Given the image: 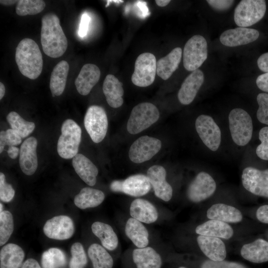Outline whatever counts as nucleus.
Segmentation results:
<instances>
[{"mask_svg": "<svg viewBox=\"0 0 268 268\" xmlns=\"http://www.w3.org/2000/svg\"><path fill=\"white\" fill-rule=\"evenodd\" d=\"M259 37V31L255 29L238 27L224 31L220 36V41L228 47H236L248 44Z\"/></svg>", "mask_w": 268, "mask_h": 268, "instance_id": "16", "label": "nucleus"}, {"mask_svg": "<svg viewBox=\"0 0 268 268\" xmlns=\"http://www.w3.org/2000/svg\"><path fill=\"white\" fill-rule=\"evenodd\" d=\"M151 186L147 176L135 174L123 180V193L132 197H141L149 192Z\"/></svg>", "mask_w": 268, "mask_h": 268, "instance_id": "30", "label": "nucleus"}, {"mask_svg": "<svg viewBox=\"0 0 268 268\" xmlns=\"http://www.w3.org/2000/svg\"><path fill=\"white\" fill-rule=\"evenodd\" d=\"M41 43L44 53L51 58L62 56L67 48V40L58 16L53 13L42 18Z\"/></svg>", "mask_w": 268, "mask_h": 268, "instance_id": "1", "label": "nucleus"}, {"mask_svg": "<svg viewBox=\"0 0 268 268\" xmlns=\"http://www.w3.org/2000/svg\"><path fill=\"white\" fill-rule=\"evenodd\" d=\"M130 213L132 217L147 224L155 222L158 213L155 206L150 201L142 199H136L130 205Z\"/></svg>", "mask_w": 268, "mask_h": 268, "instance_id": "24", "label": "nucleus"}, {"mask_svg": "<svg viewBox=\"0 0 268 268\" xmlns=\"http://www.w3.org/2000/svg\"><path fill=\"white\" fill-rule=\"evenodd\" d=\"M45 2L41 0H20L16 6V12L20 16L35 15L43 11Z\"/></svg>", "mask_w": 268, "mask_h": 268, "instance_id": "38", "label": "nucleus"}, {"mask_svg": "<svg viewBox=\"0 0 268 268\" xmlns=\"http://www.w3.org/2000/svg\"><path fill=\"white\" fill-rule=\"evenodd\" d=\"M43 232L48 238L65 240L71 238L74 232V223L70 217L60 215L48 220L43 226Z\"/></svg>", "mask_w": 268, "mask_h": 268, "instance_id": "14", "label": "nucleus"}, {"mask_svg": "<svg viewBox=\"0 0 268 268\" xmlns=\"http://www.w3.org/2000/svg\"><path fill=\"white\" fill-rule=\"evenodd\" d=\"M0 211L1 212H2L3 211L2 210L3 205H2L1 203H0Z\"/></svg>", "mask_w": 268, "mask_h": 268, "instance_id": "58", "label": "nucleus"}, {"mask_svg": "<svg viewBox=\"0 0 268 268\" xmlns=\"http://www.w3.org/2000/svg\"><path fill=\"white\" fill-rule=\"evenodd\" d=\"M204 81V74L202 71H193L184 80L178 93L180 102L188 105L194 100L198 92Z\"/></svg>", "mask_w": 268, "mask_h": 268, "instance_id": "19", "label": "nucleus"}, {"mask_svg": "<svg viewBox=\"0 0 268 268\" xmlns=\"http://www.w3.org/2000/svg\"><path fill=\"white\" fill-rule=\"evenodd\" d=\"M207 57V44L205 39L200 35L192 37L186 42L183 51V65L188 71L198 69Z\"/></svg>", "mask_w": 268, "mask_h": 268, "instance_id": "7", "label": "nucleus"}, {"mask_svg": "<svg viewBox=\"0 0 268 268\" xmlns=\"http://www.w3.org/2000/svg\"><path fill=\"white\" fill-rule=\"evenodd\" d=\"M103 92L110 106L114 108L121 107L123 103L124 89L122 83L113 74L106 75L103 84Z\"/></svg>", "mask_w": 268, "mask_h": 268, "instance_id": "25", "label": "nucleus"}, {"mask_svg": "<svg viewBox=\"0 0 268 268\" xmlns=\"http://www.w3.org/2000/svg\"><path fill=\"white\" fill-rule=\"evenodd\" d=\"M90 18L86 13H84L81 19L79 25L78 35L80 37H85L87 33Z\"/></svg>", "mask_w": 268, "mask_h": 268, "instance_id": "47", "label": "nucleus"}, {"mask_svg": "<svg viewBox=\"0 0 268 268\" xmlns=\"http://www.w3.org/2000/svg\"><path fill=\"white\" fill-rule=\"evenodd\" d=\"M171 1L170 0H156L155 2L159 6L163 7L166 6Z\"/></svg>", "mask_w": 268, "mask_h": 268, "instance_id": "56", "label": "nucleus"}, {"mask_svg": "<svg viewBox=\"0 0 268 268\" xmlns=\"http://www.w3.org/2000/svg\"><path fill=\"white\" fill-rule=\"evenodd\" d=\"M125 233L138 248L146 247L149 243L148 232L142 222L132 217L128 219Z\"/></svg>", "mask_w": 268, "mask_h": 268, "instance_id": "31", "label": "nucleus"}, {"mask_svg": "<svg viewBox=\"0 0 268 268\" xmlns=\"http://www.w3.org/2000/svg\"><path fill=\"white\" fill-rule=\"evenodd\" d=\"M18 0H0V4L4 5H11L14 4L15 3H17Z\"/></svg>", "mask_w": 268, "mask_h": 268, "instance_id": "55", "label": "nucleus"}, {"mask_svg": "<svg viewBox=\"0 0 268 268\" xmlns=\"http://www.w3.org/2000/svg\"><path fill=\"white\" fill-rule=\"evenodd\" d=\"M81 138L79 126L71 119L65 120L57 143V151L60 157L66 159L73 158L78 153Z\"/></svg>", "mask_w": 268, "mask_h": 268, "instance_id": "3", "label": "nucleus"}, {"mask_svg": "<svg viewBox=\"0 0 268 268\" xmlns=\"http://www.w3.org/2000/svg\"><path fill=\"white\" fill-rule=\"evenodd\" d=\"M91 230L93 233L100 239L104 248L113 251L117 247L119 243L118 236L110 225L96 221L92 224Z\"/></svg>", "mask_w": 268, "mask_h": 268, "instance_id": "34", "label": "nucleus"}, {"mask_svg": "<svg viewBox=\"0 0 268 268\" xmlns=\"http://www.w3.org/2000/svg\"><path fill=\"white\" fill-rule=\"evenodd\" d=\"M72 164L76 174L86 184L90 186L95 185L98 170L91 160L77 153L72 158Z\"/></svg>", "mask_w": 268, "mask_h": 268, "instance_id": "26", "label": "nucleus"}, {"mask_svg": "<svg viewBox=\"0 0 268 268\" xmlns=\"http://www.w3.org/2000/svg\"><path fill=\"white\" fill-rule=\"evenodd\" d=\"M15 191L12 186L6 183L5 175L0 173V199L5 202H10L13 198Z\"/></svg>", "mask_w": 268, "mask_h": 268, "instance_id": "43", "label": "nucleus"}, {"mask_svg": "<svg viewBox=\"0 0 268 268\" xmlns=\"http://www.w3.org/2000/svg\"><path fill=\"white\" fill-rule=\"evenodd\" d=\"M195 128L204 145L211 151H216L221 143V134L213 118L208 115H200L196 120Z\"/></svg>", "mask_w": 268, "mask_h": 268, "instance_id": "10", "label": "nucleus"}, {"mask_svg": "<svg viewBox=\"0 0 268 268\" xmlns=\"http://www.w3.org/2000/svg\"><path fill=\"white\" fill-rule=\"evenodd\" d=\"M195 232L200 235L211 236L228 240L234 235V230L228 223L214 219H209L198 225Z\"/></svg>", "mask_w": 268, "mask_h": 268, "instance_id": "22", "label": "nucleus"}, {"mask_svg": "<svg viewBox=\"0 0 268 268\" xmlns=\"http://www.w3.org/2000/svg\"><path fill=\"white\" fill-rule=\"evenodd\" d=\"M266 11L264 0H242L235 9L234 19L237 25L246 27L261 20Z\"/></svg>", "mask_w": 268, "mask_h": 268, "instance_id": "6", "label": "nucleus"}, {"mask_svg": "<svg viewBox=\"0 0 268 268\" xmlns=\"http://www.w3.org/2000/svg\"><path fill=\"white\" fill-rule=\"evenodd\" d=\"M104 199L105 195L102 191L85 187L75 196L74 203L77 207L84 209L98 206Z\"/></svg>", "mask_w": 268, "mask_h": 268, "instance_id": "33", "label": "nucleus"}, {"mask_svg": "<svg viewBox=\"0 0 268 268\" xmlns=\"http://www.w3.org/2000/svg\"><path fill=\"white\" fill-rule=\"evenodd\" d=\"M6 120L11 128L16 132L22 138L28 136L35 128L33 122L24 120L14 111L10 112L7 115Z\"/></svg>", "mask_w": 268, "mask_h": 268, "instance_id": "37", "label": "nucleus"}, {"mask_svg": "<svg viewBox=\"0 0 268 268\" xmlns=\"http://www.w3.org/2000/svg\"><path fill=\"white\" fill-rule=\"evenodd\" d=\"M37 140L33 136L26 139L20 148L19 163L22 171L26 175H33L38 167L36 152Z\"/></svg>", "mask_w": 268, "mask_h": 268, "instance_id": "17", "label": "nucleus"}, {"mask_svg": "<svg viewBox=\"0 0 268 268\" xmlns=\"http://www.w3.org/2000/svg\"><path fill=\"white\" fill-rule=\"evenodd\" d=\"M69 268H84L87 263V257L82 244L79 242L74 243L71 247Z\"/></svg>", "mask_w": 268, "mask_h": 268, "instance_id": "40", "label": "nucleus"}, {"mask_svg": "<svg viewBox=\"0 0 268 268\" xmlns=\"http://www.w3.org/2000/svg\"><path fill=\"white\" fill-rule=\"evenodd\" d=\"M206 1L213 9L219 11L228 9L234 2L233 0H207Z\"/></svg>", "mask_w": 268, "mask_h": 268, "instance_id": "46", "label": "nucleus"}, {"mask_svg": "<svg viewBox=\"0 0 268 268\" xmlns=\"http://www.w3.org/2000/svg\"><path fill=\"white\" fill-rule=\"evenodd\" d=\"M261 143L256 149V154L261 159L268 160V127L262 128L259 133Z\"/></svg>", "mask_w": 268, "mask_h": 268, "instance_id": "42", "label": "nucleus"}, {"mask_svg": "<svg viewBox=\"0 0 268 268\" xmlns=\"http://www.w3.org/2000/svg\"><path fill=\"white\" fill-rule=\"evenodd\" d=\"M241 180L247 191L255 195L268 198V169L261 170L247 167L242 172Z\"/></svg>", "mask_w": 268, "mask_h": 268, "instance_id": "13", "label": "nucleus"}, {"mask_svg": "<svg viewBox=\"0 0 268 268\" xmlns=\"http://www.w3.org/2000/svg\"><path fill=\"white\" fill-rule=\"evenodd\" d=\"M123 180H114L110 185V190L114 192L123 193Z\"/></svg>", "mask_w": 268, "mask_h": 268, "instance_id": "52", "label": "nucleus"}, {"mask_svg": "<svg viewBox=\"0 0 268 268\" xmlns=\"http://www.w3.org/2000/svg\"><path fill=\"white\" fill-rule=\"evenodd\" d=\"M132 257L136 268H161L162 266L161 256L150 247L134 249Z\"/></svg>", "mask_w": 268, "mask_h": 268, "instance_id": "28", "label": "nucleus"}, {"mask_svg": "<svg viewBox=\"0 0 268 268\" xmlns=\"http://www.w3.org/2000/svg\"><path fill=\"white\" fill-rule=\"evenodd\" d=\"M5 132L7 145L15 146L21 143L22 137L16 132L12 129H9Z\"/></svg>", "mask_w": 268, "mask_h": 268, "instance_id": "45", "label": "nucleus"}, {"mask_svg": "<svg viewBox=\"0 0 268 268\" xmlns=\"http://www.w3.org/2000/svg\"><path fill=\"white\" fill-rule=\"evenodd\" d=\"M206 217L227 223H237L241 222L243 216L241 211L236 207L223 203L212 204L206 211Z\"/></svg>", "mask_w": 268, "mask_h": 268, "instance_id": "21", "label": "nucleus"}, {"mask_svg": "<svg viewBox=\"0 0 268 268\" xmlns=\"http://www.w3.org/2000/svg\"><path fill=\"white\" fill-rule=\"evenodd\" d=\"M146 176L155 196L163 201H169L172 197L173 189L166 181L165 169L160 165L152 166L148 169Z\"/></svg>", "mask_w": 268, "mask_h": 268, "instance_id": "15", "label": "nucleus"}, {"mask_svg": "<svg viewBox=\"0 0 268 268\" xmlns=\"http://www.w3.org/2000/svg\"><path fill=\"white\" fill-rule=\"evenodd\" d=\"M161 141L155 137L142 136L135 140L130 147L129 156L135 163L147 161L156 155L161 148Z\"/></svg>", "mask_w": 268, "mask_h": 268, "instance_id": "12", "label": "nucleus"}, {"mask_svg": "<svg viewBox=\"0 0 268 268\" xmlns=\"http://www.w3.org/2000/svg\"><path fill=\"white\" fill-rule=\"evenodd\" d=\"M5 92V88L3 84L0 82V99L1 100L4 96Z\"/></svg>", "mask_w": 268, "mask_h": 268, "instance_id": "57", "label": "nucleus"}, {"mask_svg": "<svg viewBox=\"0 0 268 268\" xmlns=\"http://www.w3.org/2000/svg\"><path fill=\"white\" fill-rule=\"evenodd\" d=\"M178 268H186L185 267H180Z\"/></svg>", "mask_w": 268, "mask_h": 268, "instance_id": "59", "label": "nucleus"}, {"mask_svg": "<svg viewBox=\"0 0 268 268\" xmlns=\"http://www.w3.org/2000/svg\"><path fill=\"white\" fill-rule=\"evenodd\" d=\"M21 268H41V267L36 260L29 258L23 263Z\"/></svg>", "mask_w": 268, "mask_h": 268, "instance_id": "51", "label": "nucleus"}, {"mask_svg": "<svg viewBox=\"0 0 268 268\" xmlns=\"http://www.w3.org/2000/svg\"><path fill=\"white\" fill-rule=\"evenodd\" d=\"M256 215L259 221L268 224V204L260 206L256 211Z\"/></svg>", "mask_w": 268, "mask_h": 268, "instance_id": "48", "label": "nucleus"}, {"mask_svg": "<svg viewBox=\"0 0 268 268\" xmlns=\"http://www.w3.org/2000/svg\"><path fill=\"white\" fill-rule=\"evenodd\" d=\"M259 108L257 117L261 123L268 125V93H259L257 97Z\"/></svg>", "mask_w": 268, "mask_h": 268, "instance_id": "41", "label": "nucleus"}, {"mask_svg": "<svg viewBox=\"0 0 268 268\" xmlns=\"http://www.w3.org/2000/svg\"><path fill=\"white\" fill-rule=\"evenodd\" d=\"M15 59L22 75L31 79L37 78L43 69L42 55L37 44L25 38L18 44Z\"/></svg>", "mask_w": 268, "mask_h": 268, "instance_id": "2", "label": "nucleus"}, {"mask_svg": "<svg viewBox=\"0 0 268 268\" xmlns=\"http://www.w3.org/2000/svg\"><path fill=\"white\" fill-rule=\"evenodd\" d=\"M69 65L64 60L54 67L51 74L50 88L53 97L61 95L64 92L69 71Z\"/></svg>", "mask_w": 268, "mask_h": 268, "instance_id": "32", "label": "nucleus"}, {"mask_svg": "<svg viewBox=\"0 0 268 268\" xmlns=\"http://www.w3.org/2000/svg\"><path fill=\"white\" fill-rule=\"evenodd\" d=\"M84 124L87 132L94 142L102 141L106 136L108 126L105 110L97 105L90 106L85 115Z\"/></svg>", "mask_w": 268, "mask_h": 268, "instance_id": "8", "label": "nucleus"}, {"mask_svg": "<svg viewBox=\"0 0 268 268\" xmlns=\"http://www.w3.org/2000/svg\"><path fill=\"white\" fill-rule=\"evenodd\" d=\"M157 108L149 102H142L134 106L128 120L127 129L131 134H137L147 129L158 120Z\"/></svg>", "mask_w": 268, "mask_h": 268, "instance_id": "5", "label": "nucleus"}, {"mask_svg": "<svg viewBox=\"0 0 268 268\" xmlns=\"http://www.w3.org/2000/svg\"><path fill=\"white\" fill-rule=\"evenodd\" d=\"M156 60L150 53L140 54L134 64L132 81L139 87H147L153 83L156 74Z\"/></svg>", "mask_w": 268, "mask_h": 268, "instance_id": "9", "label": "nucleus"}, {"mask_svg": "<svg viewBox=\"0 0 268 268\" xmlns=\"http://www.w3.org/2000/svg\"><path fill=\"white\" fill-rule=\"evenodd\" d=\"M256 84L260 89L268 92V72L260 75L256 79Z\"/></svg>", "mask_w": 268, "mask_h": 268, "instance_id": "49", "label": "nucleus"}, {"mask_svg": "<svg viewBox=\"0 0 268 268\" xmlns=\"http://www.w3.org/2000/svg\"><path fill=\"white\" fill-rule=\"evenodd\" d=\"M6 132L5 131H1L0 133V153H2L3 151L4 146L7 145L6 140Z\"/></svg>", "mask_w": 268, "mask_h": 268, "instance_id": "54", "label": "nucleus"}, {"mask_svg": "<svg viewBox=\"0 0 268 268\" xmlns=\"http://www.w3.org/2000/svg\"><path fill=\"white\" fill-rule=\"evenodd\" d=\"M229 127L232 138L235 143L245 146L251 139L253 126L251 116L244 110L235 108L229 114Z\"/></svg>", "mask_w": 268, "mask_h": 268, "instance_id": "4", "label": "nucleus"}, {"mask_svg": "<svg viewBox=\"0 0 268 268\" xmlns=\"http://www.w3.org/2000/svg\"><path fill=\"white\" fill-rule=\"evenodd\" d=\"M201 268H247L244 265L237 262L226 261L216 262L210 260L205 261Z\"/></svg>", "mask_w": 268, "mask_h": 268, "instance_id": "44", "label": "nucleus"}, {"mask_svg": "<svg viewBox=\"0 0 268 268\" xmlns=\"http://www.w3.org/2000/svg\"><path fill=\"white\" fill-rule=\"evenodd\" d=\"M216 184L207 173H199L190 183L187 189L188 199L194 203H199L210 198L215 192Z\"/></svg>", "mask_w": 268, "mask_h": 268, "instance_id": "11", "label": "nucleus"}, {"mask_svg": "<svg viewBox=\"0 0 268 268\" xmlns=\"http://www.w3.org/2000/svg\"><path fill=\"white\" fill-rule=\"evenodd\" d=\"M257 64L261 70L268 72V52L262 54L258 58Z\"/></svg>", "mask_w": 268, "mask_h": 268, "instance_id": "50", "label": "nucleus"}, {"mask_svg": "<svg viewBox=\"0 0 268 268\" xmlns=\"http://www.w3.org/2000/svg\"><path fill=\"white\" fill-rule=\"evenodd\" d=\"M182 55L181 48L173 49L165 57L160 59L156 63V73L163 80L169 78L178 68Z\"/></svg>", "mask_w": 268, "mask_h": 268, "instance_id": "27", "label": "nucleus"}, {"mask_svg": "<svg viewBox=\"0 0 268 268\" xmlns=\"http://www.w3.org/2000/svg\"><path fill=\"white\" fill-rule=\"evenodd\" d=\"M197 242L201 251L209 260L219 262L226 258V248L221 239L199 235Z\"/></svg>", "mask_w": 268, "mask_h": 268, "instance_id": "18", "label": "nucleus"}, {"mask_svg": "<svg viewBox=\"0 0 268 268\" xmlns=\"http://www.w3.org/2000/svg\"><path fill=\"white\" fill-rule=\"evenodd\" d=\"M24 257V252L19 246L7 244L0 251V268H21Z\"/></svg>", "mask_w": 268, "mask_h": 268, "instance_id": "29", "label": "nucleus"}, {"mask_svg": "<svg viewBox=\"0 0 268 268\" xmlns=\"http://www.w3.org/2000/svg\"><path fill=\"white\" fill-rule=\"evenodd\" d=\"M14 229L13 216L7 210L0 212V245L3 246L8 240Z\"/></svg>", "mask_w": 268, "mask_h": 268, "instance_id": "39", "label": "nucleus"}, {"mask_svg": "<svg viewBox=\"0 0 268 268\" xmlns=\"http://www.w3.org/2000/svg\"><path fill=\"white\" fill-rule=\"evenodd\" d=\"M240 254L246 260L254 263H262L268 261V242L259 238L244 244Z\"/></svg>", "mask_w": 268, "mask_h": 268, "instance_id": "23", "label": "nucleus"}, {"mask_svg": "<svg viewBox=\"0 0 268 268\" xmlns=\"http://www.w3.org/2000/svg\"><path fill=\"white\" fill-rule=\"evenodd\" d=\"M7 152L9 157L11 159H15L20 152V149L15 146H8Z\"/></svg>", "mask_w": 268, "mask_h": 268, "instance_id": "53", "label": "nucleus"}, {"mask_svg": "<svg viewBox=\"0 0 268 268\" xmlns=\"http://www.w3.org/2000/svg\"><path fill=\"white\" fill-rule=\"evenodd\" d=\"M67 263L64 252L57 248H51L43 252L41 257L43 268H62Z\"/></svg>", "mask_w": 268, "mask_h": 268, "instance_id": "36", "label": "nucleus"}, {"mask_svg": "<svg viewBox=\"0 0 268 268\" xmlns=\"http://www.w3.org/2000/svg\"><path fill=\"white\" fill-rule=\"evenodd\" d=\"M100 75V70L95 65L92 64L84 65L74 81L78 93L84 96L88 94L99 81Z\"/></svg>", "mask_w": 268, "mask_h": 268, "instance_id": "20", "label": "nucleus"}, {"mask_svg": "<svg viewBox=\"0 0 268 268\" xmlns=\"http://www.w3.org/2000/svg\"><path fill=\"white\" fill-rule=\"evenodd\" d=\"M88 255L93 268H112V257L100 245L96 243L91 244L88 248Z\"/></svg>", "mask_w": 268, "mask_h": 268, "instance_id": "35", "label": "nucleus"}]
</instances>
